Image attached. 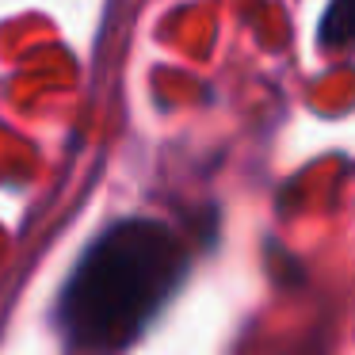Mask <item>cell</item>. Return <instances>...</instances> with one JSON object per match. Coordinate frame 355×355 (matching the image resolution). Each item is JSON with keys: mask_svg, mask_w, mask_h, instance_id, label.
<instances>
[{"mask_svg": "<svg viewBox=\"0 0 355 355\" xmlns=\"http://www.w3.org/2000/svg\"><path fill=\"white\" fill-rule=\"evenodd\" d=\"M187 252L164 222H115L88 245L58 302L65 344L80 355H115L146 332L176 294Z\"/></svg>", "mask_w": 355, "mask_h": 355, "instance_id": "1", "label": "cell"}, {"mask_svg": "<svg viewBox=\"0 0 355 355\" xmlns=\"http://www.w3.org/2000/svg\"><path fill=\"white\" fill-rule=\"evenodd\" d=\"M321 42L324 46L355 42V0H329L324 19H321Z\"/></svg>", "mask_w": 355, "mask_h": 355, "instance_id": "2", "label": "cell"}]
</instances>
